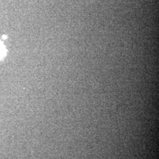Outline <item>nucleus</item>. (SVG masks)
<instances>
[{"instance_id": "f257e3e1", "label": "nucleus", "mask_w": 159, "mask_h": 159, "mask_svg": "<svg viewBox=\"0 0 159 159\" xmlns=\"http://www.w3.org/2000/svg\"><path fill=\"white\" fill-rule=\"evenodd\" d=\"M6 48L4 45L0 41V60L6 55Z\"/></svg>"}]
</instances>
